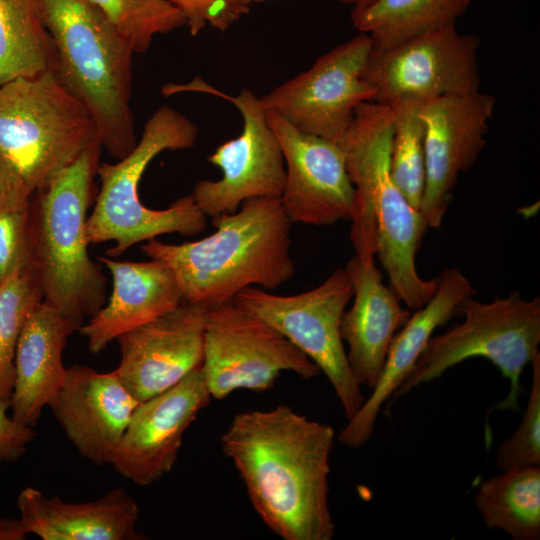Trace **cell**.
Returning a JSON list of instances; mask_svg holds the SVG:
<instances>
[{
	"label": "cell",
	"mask_w": 540,
	"mask_h": 540,
	"mask_svg": "<svg viewBox=\"0 0 540 540\" xmlns=\"http://www.w3.org/2000/svg\"><path fill=\"white\" fill-rule=\"evenodd\" d=\"M333 428L280 404L236 414L220 438L263 523L284 540H331Z\"/></svg>",
	"instance_id": "obj_1"
},
{
	"label": "cell",
	"mask_w": 540,
	"mask_h": 540,
	"mask_svg": "<svg viewBox=\"0 0 540 540\" xmlns=\"http://www.w3.org/2000/svg\"><path fill=\"white\" fill-rule=\"evenodd\" d=\"M211 222L216 231L203 239L168 244L154 238L140 247L172 270L183 301L212 307L246 287L273 290L293 277L291 221L280 198L246 200Z\"/></svg>",
	"instance_id": "obj_2"
},
{
	"label": "cell",
	"mask_w": 540,
	"mask_h": 540,
	"mask_svg": "<svg viewBox=\"0 0 540 540\" xmlns=\"http://www.w3.org/2000/svg\"><path fill=\"white\" fill-rule=\"evenodd\" d=\"M103 147L100 139L30 201L33 268L43 301L78 330L106 303V277L88 253V210Z\"/></svg>",
	"instance_id": "obj_3"
},
{
	"label": "cell",
	"mask_w": 540,
	"mask_h": 540,
	"mask_svg": "<svg viewBox=\"0 0 540 540\" xmlns=\"http://www.w3.org/2000/svg\"><path fill=\"white\" fill-rule=\"evenodd\" d=\"M54 51L53 70L91 114L102 147L117 160L137 143L133 51L87 0H36Z\"/></svg>",
	"instance_id": "obj_4"
},
{
	"label": "cell",
	"mask_w": 540,
	"mask_h": 540,
	"mask_svg": "<svg viewBox=\"0 0 540 540\" xmlns=\"http://www.w3.org/2000/svg\"><path fill=\"white\" fill-rule=\"evenodd\" d=\"M198 127L175 108L163 105L146 121L133 150L116 163H99L96 174L100 189L87 219L90 244L114 242L106 256L118 257L135 244L155 237L179 233L194 236L207 226L206 215L191 194L163 210L142 204L140 180L150 162L164 151L194 146Z\"/></svg>",
	"instance_id": "obj_5"
},
{
	"label": "cell",
	"mask_w": 540,
	"mask_h": 540,
	"mask_svg": "<svg viewBox=\"0 0 540 540\" xmlns=\"http://www.w3.org/2000/svg\"><path fill=\"white\" fill-rule=\"evenodd\" d=\"M96 139L91 114L53 69L0 86V155L32 195Z\"/></svg>",
	"instance_id": "obj_6"
},
{
	"label": "cell",
	"mask_w": 540,
	"mask_h": 540,
	"mask_svg": "<svg viewBox=\"0 0 540 540\" xmlns=\"http://www.w3.org/2000/svg\"><path fill=\"white\" fill-rule=\"evenodd\" d=\"M455 315L464 320L429 339L392 400L469 358L482 357L510 382V392L498 408L516 410L523 392V370L539 351L540 297L526 300L519 291L491 302L469 297L458 305Z\"/></svg>",
	"instance_id": "obj_7"
},
{
	"label": "cell",
	"mask_w": 540,
	"mask_h": 540,
	"mask_svg": "<svg viewBox=\"0 0 540 540\" xmlns=\"http://www.w3.org/2000/svg\"><path fill=\"white\" fill-rule=\"evenodd\" d=\"M352 297L353 285L344 267L300 294L274 295L249 286L233 299L235 305L279 331L316 364L329 380L348 420L365 401L350 370L340 330Z\"/></svg>",
	"instance_id": "obj_8"
},
{
	"label": "cell",
	"mask_w": 540,
	"mask_h": 540,
	"mask_svg": "<svg viewBox=\"0 0 540 540\" xmlns=\"http://www.w3.org/2000/svg\"><path fill=\"white\" fill-rule=\"evenodd\" d=\"M201 369L217 400L239 389L268 390L283 371L304 379L320 373L279 331L233 301L208 307Z\"/></svg>",
	"instance_id": "obj_9"
},
{
	"label": "cell",
	"mask_w": 540,
	"mask_h": 540,
	"mask_svg": "<svg viewBox=\"0 0 540 540\" xmlns=\"http://www.w3.org/2000/svg\"><path fill=\"white\" fill-rule=\"evenodd\" d=\"M372 47L370 36L359 32L259 97L264 109L303 133L339 140L357 107L375 98L374 88L363 77Z\"/></svg>",
	"instance_id": "obj_10"
},
{
	"label": "cell",
	"mask_w": 540,
	"mask_h": 540,
	"mask_svg": "<svg viewBox=\"0 0 540 540\" xmlns=\"http://www.w3.org/2000/svg\"><path fill=\"white\" fill-rule=\"evenodd\" d=\"M479 46L475 35L447 25L385 49L372 47L363 77L375 90L373 102L385 106L471 93L480 88Z\"/></svg>",
	"instance_id": "obj_11"
},
{
	"label": "cell",
	"mask_w": 540,
	"mask_h": 540,
	"mask_svg": "<svg viewBox=\"0 0 540 540\" xmlns=\"http://www.w3.org/2000/svg\"><path fill=\"white\" fill-rule=\"evenodd\" d=\"M183 89L228 100L243 120L241 134L220 144L207 158L222 171V177L195 184L191 196L199 209L212 218L235 213L249 199L280 198L286 177L285 162L260 98L248 88L230 96L198 81L184 85Z\"/></svg>",
	"instance_id": "obj_12"
},
{
	"label": "cell",
	"mask_w": 540,
	"mask_h": 540,
	"mask_svg": "<svg viewBox=\"0 0 540 540\" xmlns=\"http://www.w3.org/2000/svg\"><path fill=\"white\" fill-rule=\"evenodd\" d=\"M495 98L480 90L424 101L426 178L420 211L428 227L439 228L460 173L467 172L485 146Z\"/></svg>",
	"instance_id": "obj_13"
},
{
	"label": "cell",
	"mask_w": 540,
	"mask_h": 540,
	"mask_svg": "<svg viewBox=\"0 0 540 540\" xmlns=\"http://www.w3.org/2000/svg\"><path fill=\"white\" fill-rule=\"evenodd\" d=\"M207 316V306L183 301L117 337L120 362L114 371L139 402L168 390L202 366Z\"/></svg>",
	"instance_id": "obj_14"
},
{
	"label": "cell",
	"mask_w": 540,
	"mask_h": 540,
	"mask_svg": "<svg viewBox=\"0 0 540 540\" xmlns=\"http://www.w3.org/2000/svg\"><path fill=\"white\" fill-rule=\"evenodd\" d=\"M211 395L201 367L135 408L111 465L127 480L149 486L174 467L186 430Z\"/></svg>",
	"instance_id": "obj_15"
},
{
	"label": "cell",
	"mask_w": 540,
	"mask_h": 540,
	"mask_svg": "<svg viewBox=\"0 0 540 540\" xmlns=\"http://www.w3.org/2000/svg\"><path fill=\"white\" fill-rule=\"evenodd\" d=\"M267 118L284 157L280 200L290 221L324 226L350 220L354 187L339 144L303 133L275 113Z\"/></svg>",
	"instance_id": "obj_16"
},
{
	"label": "cell",
	"mask_w": 540,
	"mask_h": 540,
	"mask_svg": "<svg viewBox=\"0 0 540 540\" xmlns=\"http://www.w3.org/2000/svg\"><path fill=\"white\" fill-rule=\"evenodd\" d=\"M139 403L114 370L101 373L75 364L67 367L48 407L80 455L103 466L111 465Z\"/></svg>",
	"instance_id": "obj_17"
},
{
	"label": "cell",
	"mask_w": 540,
	"mask_h": 540,
	"mask_svg": "<svg viewBox=\"0 0 540 540\" xmlns=\"http://www.w3.org/2000/svg\"><path fill=\"white\" fill-rule=\"evenodd\" d=\"M437 279V289L432 298L417 309L394 335L371 395L338 435L341 444L358 448L370 439L382 405L393 397L433 332L455 315L463 300L475 295L471 282L458 268L444 270Z\"/></svg>",
	"instance_id": "obj_18"
},
{
	"label": "cell",
	"mask_w": 540,
	"mask_h": 540,
	"mask_svg": "<svg viewBox=\"0 0 540 540\" xmlns=\"http://www.w3.org/2000/svg\"><path fill=\"white\" fill-rule=\"evenodd\" d=\"M393 116L389 106L364 102L337 141L354 187L350 239L363 262L375 260L377 250V202L381 187L390 176Z\"/></svg>",
	"instance_id": "obj_19"
},
{
	"label": "cell",
	"mask_w": 540,
	"mask_h": 540,
	"mask_svg": "<svg viewBox=\"0 0 540 540\" xmlns=\"http://www.w3.org/2000/svg\"><path fill=\"white\" fill-rule=\"evenodd\" d=\"M353 285L352 307L343 313L341 337L348 345L350 370L359 383L373 389L382 373L394 335L411 313L383 284L375 260L361 261L353 256L345 266Z\"/></svg>",
	"instance_id": "obj_20"
},
{
	"label": "cell",
	"mask_w": 540,
	"mask_h": 540,
	"mask_svg": "<svg viewBox=\"0 0 540 540\" xmlns=\"http://www.w3.org/2000/svg\"><path fill=\"white\" fill-rule=\"evenodd\" d=\"M98 261L112 276V292L104 306L77 330L93 354L183 302L172 270L162 262L117 261L109 256H100Z\"/></svg>",
	"instance_id": "obj_21"
},
{
	"label": "cell",
	"mask_w": 540,
	"mask_h": 540,
	"mask_svg": "<svg viewBox=\"0 0 540 540\" xmlns=\"http://www.w3.org/2000/svg\"><path fill=\"white\" fill-rule=\"evenodd\" d=\"M20 519L42 540H138L139 507L123 489L113 488L88 502L48 497L34 487L18 495Z\"/></svg>",
	"instance_id": "obj_22"
},
{
	"label": "cell",
	"mask_w": 540,
	"mask_h": 540,
	"mask_svg": "<svg viewBox=\"0 0 540 540\" xmlns=\"http://www.w3.org/2000/svg\"><path fill=\"white\" fill-rule=\"evenodd\" d=\"M76 327L42 301L21 331L14 359L15 377L9 400L17 422L34 428L44 407L62 385L67 367L63 351Z\"/></svg>",
	"instance_id": "obj_23"
},
{
	"label": "cell",
	"mask_w": 540,
	"mask_h": 540,
	"mask_svg": "<svg viewBox=\"0 0 540 540\" xmlns=\"http://www.w3.org/2000/svg\"><path fill=\"white\" fill-rule=\"evenodd\" d=\"M474 501L488 529L540 539V466L501 471L481 483Z\"/></svg>",
	"instance_id": "obj_24"
},
{
	"label": "cell",
	"mask_w": 540,
	"mask_h": 540,
	"mask_svg": "<svg viewBox=\"0 0 540 540\" xmlns=\"http://www.w3.org/2000/svg\"><path fill=\"white\" fill-rule=\"evenodd\" d=\"M471 0H374L351 10L353 26L385 49L420 34L456 24Z\"/></svg>",
	"instance_id": "obj_25"
},
{
	"label": "cell",
	"mask_w": 540,
	"mask_h": 540,
	"mask_svg": "<svg viewBox=\"0 0 540 540\" xmlns=\"http://www.w3.org/2000/svg\"><path fill=\"white\" fill-rule=\"evenodd\" d=\"M54 51L36 0H0V86L53 69Z\"/></svg>",
	"instance_id": "obj_26"
},
{
	"label": "cell",
	"mask_w": 540,
	"mask_h": 540,
	"mask_svg": "<svg viewBox=\"0 0 540 540\" xmlns=\"http://www.w3.org/2000/svg\"><path fill=\"white\" fill-rule=\"evenodd\" d=\"M424 101L399 100L389 106L393 116L390 175L407 201L420 210L425 188V127L419 111Z\"/></svg>",
	"instance_id": "obj_27"
},
{
	"label": "cell",
	"mask_w": 540,
	"mask_h": 540,
	"mask_svg": "<svg viewBox=\"0 0 540 540\" xmlns=\"http://www.w3.org/2000/svg\"><path fill=\"white\" fill-rule=\"evenodd\" d=\"M106 18L133 53H145L158 35L185 26L183 14L167 0H87Z\"/></svg>",
	"instance_id": "obj_28"
},
{
	"label": "cell",
	"mask_w": 540,
	"mask_h": 540,
	"mask_svg": "<svg viewBox=\"0 0 540 540\" xmlns=\"http://www.w3.org/2000/svg\"><path fill=\"white\" fill-rule=\"evenodd\" d=\"M42 301L41 284L33 268L0 287V400H10L17 343L27 318Z\"/></svg>",
	"instance_id": "obj_29"
},
{
	"label": "cell",
	"mask_w": 540,
	"mask_h": 540,
	"mask_svg": "<svg viewBox=\"0 0 540 540\" xmlns=\"http://www.w3.org/2000/svg\"><path fill=\"white\" fill-rule=\"evenodd\" d=\"M532 381L522 420L512 435L496 451L500 471L540 466V353L531 361Z\"/></svg>",
	"instance_id": "obj_30"
},
{
	"label": "cell",
	"mask_w": 540,
	"mask_h": 540,
	"mask_svg": "<svg viewBox=\"0 0 540 540\" xmlns=\"http://www.w3.org/2000/svg\"><path fill=\"white\" fill-rule=\"evenodd\" d=\"M32 268L29 207L0 212V287Z\"/></svg>",
	"instance_id": "obj_31"
},
{
	"label": "cell",
	"mask_w": 540,
	"mask_h": 540,
	"mask_svg": "<svg viewBox=\"0 0 540 540\" xmlns=\"http://www.w3.org/2000/svg\"><path fill=\"white\" fill-rule=\"evenodd\" d=\"M184 16L192 36L207 27L229 29L246 16L255 4L280 0H167Z\"/></svg>",
	"instance_id": "obj_32"
},
{
	"label": "cell",
	"mask_w": 540,
	"mask_h": 540,
	"mask_svg": "<svg viewBox=\"0 0 540 540\" xmlns=\"http://www.w3.org/2000/svg\"><path fill=\"white\" fill-rule=\"evenodd\" d=\"M8 411L9 402L0 400V469L19 461L36 437L32 427L17 422Z\"/></svg>",
	"instance_id": "obj_33"
},
{
	"label": "cell",
	"mask_w": 540,
	"mask_h": 540,
	"mask_svg": "<svg viewBox=\"0 0 540 540\" xmlns=\"http://www.w3.org/2000/svg\"><path fill=\"white\" fill-rule=\"evenodd\" d=\"M31 196L0 155V212L28 208Z\"/></svg>",
	"instance_id": "obj_34"
},
{
	"label": "cell",
	"mask_w": 540,
	"mask_h": 540,
	"mask_svg": "<svg viewBox=\"0 0 540 540\" xmlns=\"http://www.w3.org/2000/svg\"><path fill=\"white\" fill-rule=\"evenodd\" d=\"M28 534L20 518H0V540H24Z\"/></svg>",
	"instance_id": "obj_35"
},
{
	"label": "cell",
	"mask_w": 540,
	"mask_h": 540,
	"mask_svg": "<svg viewBox=\"0 0 540 540\" xmlns=\"http://www.w3.org/2000/svg\"><path fill=\"white\" fill-rule=\"evenodd\" d=\"M343 4L352 6V9L362 8L367 6L374 0H337Z\"/></svg>",
	"instance_id": "obj_36"
}]
</instances>
